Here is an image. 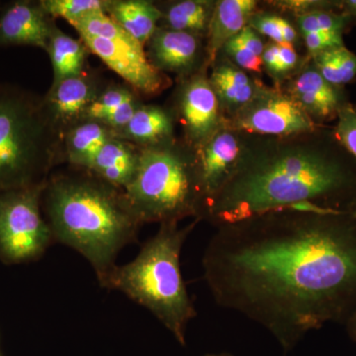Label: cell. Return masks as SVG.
<instances>
[{
  "instance_id": "11",
  "label": "cell",
  "mask_w": 356,
  "mask_h": 356,
  "mask_svg": "<svg viewBox=\"0 0 356 356\" xmlns=\"http://www.w3.org/2000/svg\"><path fill=\"white\" fill-rule=\"evenodd\" d=\"M108 81L90 67L79 76L57 83L42 95L47 120L60 140L77 124L84 121L86 111Z\"/></svg>"
},
{
  "instance_id": "39",
  "label": "cell",
  "mask_w": 356,
  "mask_h": 356,
  "mask_svg": "<svg viewBox=\"0 0 356 356\" xmlns=\"http://www.w3.org/2000/svg\"></svg>"
},
{
  "instance_id": "13",
  "label": "cell",
  "mask_w": 356,
  "mask_h": 356,
  "mask_svg": "<svg viewBox=\"0 0 356 356\" xmlns=\"http://www.w3.org/2000/svg\"><path fill=\"white\" fill-rule=\"evenodd\" d=\"M245 147L238 131L224 126L202 147L195 149L199 177L205 199L204 211L211 199L221 191L235 172Z\"/></svg>"
},
{
  "instance_id": "24",
  "label": "cell",
  "mask_w": 356,
  "mask_h": 356,
  "mask_svg": "<svg viewBox=\"0 0 356 356\" xmlns=\"http://www.w3.org/2000/svg\"><path fill=\"white\" fill-rule=\"evenodd\" d=\"M312 58L318 74L337 88L351 83L356 77V55L344 46L329 49Z\"/></svg>"
},
{
  "instance_id": "38",
  "label": "cell",
  "mask_w": 356,
  "mask_h": 356,
  "mask_svg": "<svg viewBox=\"0 0 356 356\" xmlns=\"http://www.w3.org/2000/svg\"><path fill=\"white\" fill-rule=\"evenodd\" d=\"M201 356H234L232 353H206V355H203Z\"/></svg>"
},
{
  "instance_id": "14",
  "label": "cell",
  "mask_w": 356,
  "mask_h": 356,
  "mask_svg": "<svg viewBox=\"0 0 356 356\" xmlns=\"http://www.w3.org/2000/svg\"><path fill=\"white\" fill-rule=\"evenodd\" d=\"M147 57L159 72L185 79L204 70L202 37L159 26L147 42Z\"/></svg>"
},
{
  "instance_id": "28",
  "label": "cell",
  "mask_w": 356,
  "mask_h": 356,
  "mask_svg": "<svg viewBox=\"0 0 356 356\" xmlns=\"http://www.w3.org/2000/svg\"><path fill=\"white\" fill-rule=\"evenodd\" d=\"M222 49L229 58H232L234 65L240 67L241 70L252 72H261L262 58L245 48L236 36L229 40Z\"/></svg>"
},
{
  "instance_id": "2",
  "label": "cell",
  "mask_w": 356,
  "mask_h": 356,
  "mask_svg": "<svg viewBox=\"0 0 356 356\" xmlns=\"http://www.w3.org/2000/svg\"><path fill=\"white\" fill-rule=\"evenodd\" d=\"M315 133L245 147L201 220L218 228L288 208L356 212L355 159L334 135Z\"/></svg>"
},
{
  "instance_id": "22",
  "label": "cell",
  "mask_w": 356,
  "mask_h": 356,
  "mask_svg": "<svg viewBox=\"0 0 356 356\" xmlns=\"http://www.w3.org/2000/svg\"><path fill=\"white\" fill-rule=\"evenodd\" d=\"M53 69V83L79 76L88 70L90 51L81 38L76 39L56 27L47 47Z\"/></svg>"
},
{
  "instance_id": "12",
  "label": "cell",
  "mask_w": 356,
  "mask_h": 356,
  "mask_svg": "<svg viewBox=\"0 0 356 356\" xmlns=\"http://www.w3.org/2000/svg\"><path fill=\"white\" fill-rule=\"evenodd\" d=\"M56 19L40 0H13L0 6V48L35 47L46 51Z\"/></svg>"
},
{
  "instance_id": "25",
  "label": "cell",
  "mask_w": 356,
  "mask_h": 356,
  "mask_svg": "<svg viewBox=\"0 0 356 356\" xmlns=\"http://www.w3.org/2000/svg\"><path fill=\"white\" fill-rule=\"evenodd\" d=\"M137 95H140L139 93L127 83L108 81L102 93L89 106L84 120H95L104 124L121 105Z\"/></svg>"
},
{
  "instance_id": "23",
  "label": "cell",
  "mask_w": 356,
  "mask_h": 356,
  "mask_svg": "<svg viewBox=\"0 0 356 356\" xmlns=\"http://www.w3.org/2000/svg\"><path fill=\"white\" fill-rule=\"evenodd\" d=\"M161 13V27L207 36L215 4L201 0H180L158 4Z\"/></svg>"
},
{
  "instance_id": "31",
  "label": "cell",
  "mask_w": 356,
  "mask_h": 356,
  "mask_svg": "<svg viewBox=\"0 0 356 356\" xmlns=\"http://www.w3.org/2000/svg\"><path fill=\"white\" fill-rule=\"evenodd\" d=\"M277 6L301 15V14L316 10H331L332 7L341 6V4L327 1H311L310 0V1H280L277 2Z\"/></svg>"
},
{
  "instance_id": "8",
  "label": "cell",
  "mask_w": 356,
  "mask_h": 356,
  "mask_svg": "<svg viewBox=\"0 0 356 356\" xmlns=\"http://www.w3.org/2000/svg\"><path fill=\"white\" fill-rule=\"evenodd\" d=\"M228 127L278 138L318 131L317 124L291 96L264 86H259L254 98L233 115Z\"/></svg>"
},
{
  "instance_id": "3",
  "label": "cell",
  "mask_w": 356,
  "mask_h": 356,
  "mask_svg": "<svg viewBox=\"0 0 356 356\" xmlns=\"http://www.w3.org/2000/svg\"><path fill=\"white\" fill-rule=\"evenodd\" d=\"M41 206L54 242L83 255L98 281L117 266L121 250L137 241L142 226L124 191L83 168L54 170Z\"/></svg>"
},
{
  "instance_id": "30",
  "label": "cell",
  "mask_w": 356,
  "mask_h": 356,
  "mask_svg": "<svg viewBox=\"0 0 356 356\" xmlns=\"http://www.w3.org/2000/svg\"><path fill=\"white\" fill-rule=\"evenodd\" d=\"M248 25L259 34L264 35L273 40L274 43H284L282 35H281L280 23H278V16L269 15V14H254L250 18Z\"/></svg>"
},
{
  "instance_id": "26",
  "label": "cell",
  "mask_w": 356,
  "mask_h": 356,
  "mask_svg": "<svg viewBox=\"0 0 356 356\" xmlns=\"http://www.w3.org/2000/svg\"><path fill=\"white\" fill-rule=\"evenodd\" d=\"M54 19L63 18L69 24L95 13H106L109 0H40Z\"/></svg>"
},
{
  "instance_id": "6",
  "label": "cell",
  "mask_w": 356,
  "mask_h": 356,
  "mask_svg": "<svg viewBox=\"0 0 356 356\" xmlns=\"http://www.w3.org/2000/svg\"><path fill=\"white\" fill-rule=\"evenodd\" d=\"M124 194L142 225L200 221L205 199L195 151L177 139L140 147L139 168Z\"/></svg>"
},
{
  "instance_id": "20",
  "label": "cell",
  "mask_w": 356,
  "mask_h": 356,
  "mask_svg": "<svg viewBox=\"0 0 356 356\" xmlns=\"http://www.w3.org/2000/svg\"><path fill=\"white\" fill-rule=\"evenodd\" d=\"M106 14L144 47L153 37L161 19L156 2L149 0H109Z\"/></svg>"
},
{
  "instance_id": "18",
  "label": "cell",
  "mask_w": 356,
  "mask_h": 356,
  "mask_svg": "<svg viewBox=\"0 0 356 356\" xmlns=\"http://www.w3.org/2000/svg\"><path fill=\"white\" fill-rule=\"evenodd\" d=\"M140 156V147L114 137L98 152L88 170L124 191L135 177Z\"/></svg>"
},
{
  "instance_id": "34",
  "label": "cell",
  "mask_w": 356,
  "mask_h": 356,
  "mask_svg": "<svg viewBox=\"0 0 356 356\" xmlns=\"http://www.w3.org/2000/svg\"><path fill=\"white\" fill-rule=\"evenodd\" d=\"M262 65L273 76L280 77V44H266L262 54Z\"/></svg>"
},
{
  "instance_id": "35",
  "label": "cell",
  "mask_w": 356,
  "mask_h": 356,
  "mask_svg": "<svg viewBox=\"0 0 356 356\" xmlns=\"http://www.w3.org/2000/svg\"><path fill=\"white\" fill-rule=\"evenodd\" d=\"M278 23H280L281 35H282L284 43L292 44L296 41L297 33L293 26L284 18L278 16Z\"/></svg>"
},
{
  "instance_id": "10",
  "label": "cell",
  "mask_w": 356,
  "mask_h": 356,
  "mask_svg": "<svg viewBox=\"0 0 356 356\" xmlns=\"http://www.w3.org/2000/svg\"><path fill=\"white\" fill-rule=\"evenodd\" d=\"M220 103L204 70L182 79L172 112L184 131V142L195 149L202 147L222 127Z\"/></svg>"
},
{
  "instance_id": "9",
  "label": "cell",
  "mask_w": 356,
  "mask_h": 356,
  "mask_svg": "<svg viewBox=\"0 0 356 356\" xmlns=\"http://www.w3.org/2000/svg\"><path fill=\"white\" fill-rule=\"evenodd\" d=\"M90 53L95 54L110 70L140 96L159 95L170 83L165 74L149 62L145 47L126 31L111 39L81 35Z\"/></svg>"
},
{
  "instance_id": "37",
  "label": "cell",
  "mask_w": 356,
  "mask_h": 356,
  "mask_svg": "<svg viewBox=\"0 0 356 356\" xmlns=\"http://www.w3.org/2000/svg\"><path fill=\"white\" fill-rule=\"evenodd\" d=\"M341 7H343L344 13L351 20L356 19V0H346V1L341 2Z\"/></svg>"
},
{
  "instance_id": "19",
  "label": "cell",
  "mask_w": 356,
  "mask_h": 356,
  "mask_svg": "<svg viewBox=\"0 0 356 356\" xmlns=\"http://www.w3.org/2000/svg\"><path fill=\"white\" fill-rule=\"evenodd\" d=\"M114 137V131L100 122H81L63 137V163L88 170L98 152Z\"/></svg>"
},
{
  "instance_id": "17",
  "label": "cell",
  "mask_w": 356,
  "mask_h": 356,
  "mask_svg": "<svg viewBox=\"0 0 356 356\" xmlns=\"http://www.w3.org/2000/svg\"><path fill=\"white\" fill-rule=\"evenodd\" d=\"M175 122L170 110L142 103L127 125L115 135L139 147L156 146L175 139Z\"/></svg>"
},
{
  "instance_id": "21",
  "label": "cell",
  "mask_w": 356,
  "mask_h": 356,
  "mask_svg": "<svg viewBox=\"0 0 356 356\" xmlns=\"http://www.w3.org/2000/svg\"><path fill=\"white\" fill-rule=\"evenodd\" d=\"M209 81L220 106L222 104L233 115L254 98L261 86L243 70L229 63H218L214 65Z\"/></svg>"
},
{
  "instance_id": "4",
  "label": "cell",
  "mask_w": 356,
  "mask_h": 356,
  "mask_svg": "<svg viewBox=\"0 0 356 356\" xmlns=\"http://www.w3.org/2000/svg\"><path fill=\"white\" fill-rule=\"evenodd\" d=\"M197 222L185 227L179 222L159 225L132 261L115 266L99 281L102 287L123 293L151 312L182 346L197 312L187 292L180 255Z\"/></svg>"
},
{
  "instance_id": "15",
  "label": "cell",
  "mask_w": 356,
  "mask_h": 356,
  "mask_svg": "<svg viewBox=\"0 0 356 356\" xmlns=\"http://www.w3.org/2000/svg\"><path fill=\"white\" fill-rule=\"evenodd\" d=\"M288 95L315 123L337 116L346 104L341 88L327 83L314 65L307 67L293 81Z\"/></svg>"
},
{
  "instance_id": "5",
  "label": "cell",
  "mask_w": 356,
  "mask_h": 356,
  "mask_svg": "<svg viewBox=\"0 0 356 356\" xmlns=\"http://www.w3.org/2000/svg\"><path fill=\"white\" fill-rule=\"evenodd\" d=\"M60 163L62 140L47 120L42 95L0 83V192L43 184Z\"/></svg>"
},
{
  "instance_id": "27",
  "label": "cell",
  "mask_w": 356,
  "mask_h": 356,
  "mask_svg": "<svg viewBox=\"0 0 356 356\" xmlns=\"http://www.w3.org/2000/svg\"><path fill=\"white\" fill-rule=\"evenodd\" d=\"M334 137L356 161V105H346L337 113Z\"/></svg>"
},
{
  "instance_id": "29",
  "label": "cell",
  "mask_w": 356,
  "mask_h": 356,
  "mask_svg": "<svg viewBox=\"0 0 356 356\" xmlns=\"http://www.w3.org/2000/svg\"><path fill=\"white\" fill-rule=\"evenodd\" d=\"M303 38L312 58L329 49L344 46L343 35L334 33H309L304 34Z\"/></svg>"
},
{
  "instance_id": "32",
  "label": "cell",
  "mask_w": 356,
  "mask_h": 356,
  "mask_svg": "<svg viewBox=\"0 0 356 356\" xmlns=\"http://www.w3.org/2000/svg\"><path fill=\"white\" fill-rule=\"evenodd\" d=\"M236 38L248 50L262 58V54H264L266 46H264V42L261 41L259 33L252 29L250 25L245 26L242 31L236 35Z\"/></svg>"
},
{
  "instance_id": "1",
  "label": "cell",
  "mask_w": 356,
  "mask_h": 356,
  "mask_svg": "<svg viewBox=\"0 0 356 356\" xmlns=\"http://www.w3.org/2000/svg\"><path fill=\"white\" fill-rule=\"evenodd\" d=\"M215 302L284 353L356 308V212L281 209L218 227L202 257Z\"/></svg>"
},
{
  "instance_id": "36",
  "label": "cell",
  "mask_w": 356,
  "mask_h": 356,
  "mask_svg": "<svg viewBox=\"0 0 356 356\" xmlns=\"http://www.w3.org/2000/svg\"><path fill=\"white\" fill-rule=\"evenodd\" d=\"M351 341L356 344V308L343 324Z\"/></svg>"
},
{
  "instance_id": "7",
  "label": "cell",
  "mask_w": 356,
  "mask_h": 356,
  "mask_svg": "<svg viewBox=\"0 0 356 356\" xmlns=\"http://www.w3.org/2000/svg\"><path fill=\"white\" fill-rule=\"evenodd\" d=\"M44 184L0 192V261L7 266L37 261L54 242L42 212Z\"/></svg>"
},
{
  "instance_id": "16",
  "label": "cell",
  "mask_w": 356,
  "mask_h": 356,
  "mask_svg": "<svg viewBox=\"0 0 356 356\" xmlns=\"http://www.w3.org/2000/svg\"><path fill=\"white\" fill-rule=\"evenodd\" d=\"M257 7L254 0H222L215 4L207 33L205 65L216 62L225 44L248 25Z\"/></svg>"
},
{
  "instance_id": "33",
  "label": "cell",
  "mask_w": 356,
  "mask_h": 356,
  "mask_svg": "<svg viewBox=\"0 0 356 356\" xmlns=\"http://www.w3.org/2000/svg\"><path fill=\"white\" fill-rule=\"evenodd\" d=\"M280 77L291 72L298 64V55L292 44H280Z\"/></svg>"
}]
</instances>
